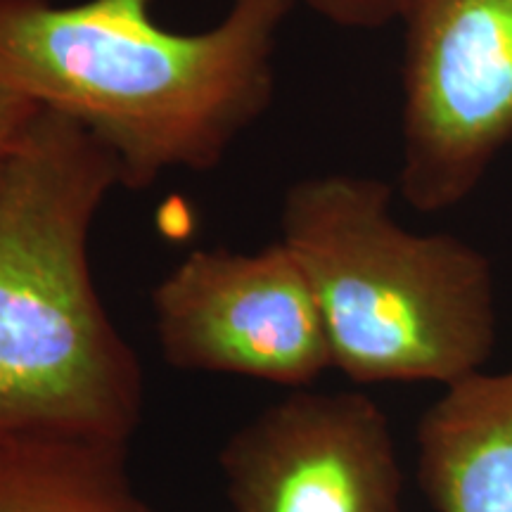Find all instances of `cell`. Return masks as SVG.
<instances>
[{
	"label": "cell",
	"instance_id": "3",
	"mask_svg": "<svg viewBox=\"0 0 512 512\" xmlns=\"http://www.w3.org/2000/svg\"><path fill=\"white\" fill-rule=\"evenodd\" d=\"M394 192L358 174L302 178L285 192L280 240L316 294L332 368L358 384L448 387L494 356L496 271L458 235L403 226Z\"/></svg>",
	"mask_w": 512,
	"mask_h": 512
},
{
	"label": "cell",
	"instance_id": "10",
	"mask_svg": "<svg viewBox=\"0 0 512 512\" xmlns=\"http://www.w3.org/2000/svg\"><path fill=\"white\" fill-rule=\"evenodd\" d=\"M41 112L43 107L36 100L0 83V174L22 147Z\"/></svg>",
	"mask_w": 512,
	"mask_h": 512
},
{
	"label": "cell",
	"instance_id": "6",
	"mask_svg": "<svg viewBox=\"0 0 512 512\" xmlns=\"http://www.w3.org/2000/svg\"><path fill=\"white\" fill-rule=\"evenodd\" d=\"M233 512H403L387 413L358 392H294L223 446Z\"/></svg>",
	"mask_w": 512,
	"mask_h": 512
},
{
	"label": "cell",
	"instance_id": "4",
	"mask_svg": "<svg viewBox=\"0 0 512 512\" xmlns=\"http://www.w3.org/2000/svg\"><path fill=\"white\" fill-rule=\"evenodd\" d=\"M401 166L420 214L470 200L512 145V0H399Z\"/></svg>",
	"mask_w": 512,
	"mask_h": 512
},
{
	"label": "cell",
	"instance_id": "2",
	"mask_svg": "<svg viewBox=\"0 0 512 512\" xmlns=\"http://www.w3.org/2000/svg\"><path fill=\"white\" fill-rule=\"evenodd\" d=\"M121 188L86 128L43 110L0 174V434L128 446L143 373L91 273V230Z\"/></svg>",
	"mask_w": 512,
	"mask_h": 512
},
{
	"label": "cell",
	"instance_id": "8",
	"mask_svg": "<svg viewBox=\"0 0 512 512\" xmlns=\"http://www.w3.org/2000/svg\"><path fill=\"white\" fill-rule=\"evenodd\" d=\"M0 512H155L126 472V446L0 434Z\"/></svg>",
	"mask_w": 512,
	"mask_h": 512
},
{
	"label": "cell",
	"instance_id": "7",
	"mask_svg": "<svg viewBox=\"0 0 512 512\" xmlns=\"http://www.w3.org/2000/svg\"><path fill=\"white\" fill-rule=\"evenodd\" d=\"M418 482L437 512H512V366L448 384L415 432Z\"/></svg>",
	"mask_w": 512,
	"mask_h": 512
},
{
	"label": "cell",
	"instance_id": "1",
	"mask_svg": "<svg viewBox=\"0 0 512 512\" xmlns=\"http://www.w3.org/2000/svg\"><path fill=\"white\" fill-rule=\"evenodd\" d=\"M297 0H230L214 27H159L152 0H0V83L86 128L121 188L216 169L271 107Z\"/></svg>",
	"mask_w": 512,
	"mask_h": 512
},
{
	"label": "cell",
	"instance_id": "5",
	"mask_svg": "<svg viewBox=\"0 0 512 512\" xmlns=\"http://www.w3.org/2000/svg\"><path fill=\"white\" fill-rule=\"evenodd\" d=\"M162 356L181 370L306 387L332 368L316 294L283 240L197 249L152 292Z\"/></svg>",
	"mask_w": 512,
	"mask_h": 512
},
{
	"label": "cell",
	"instance_id": "9",
	"mask_svg": "<svg viewBox=\"0 0 512 512\" xmlns=\"http://www.w3.org/2000/svg\"><path fill=\"white\" fill-rule=\"evenodd\" d=\"M325 22L342 29L373 31L396 22L399 0H297Z\"/></svg>",
	"mask_w": 512,
	"mask_h": 512
}]
</instances>
